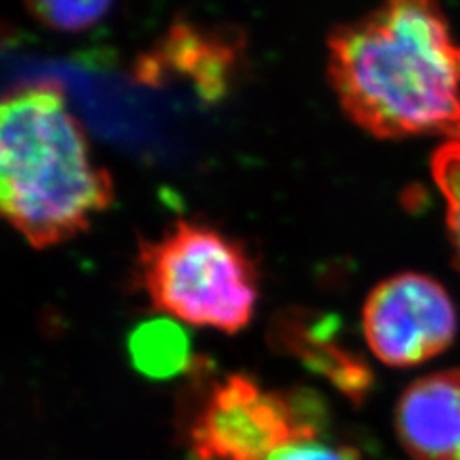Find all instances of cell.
Returning <instances> with one entry per match:
<instances>
[{"label":"cell","instance_id":"277c9868","mask_svg":"<svg viewBox=\"0 0 460 460\" xmlns=\"http://www.w3.org/2000/svg\"><path fill=\"white\" fill-rule=\"evenodd\" d=\"M319 401L309 394L269 392L248 374L213 382L190 419L194 460H265L290 443L313 439Z\"/></svg>","mask_w":460,"mask_h":460},{"label":"cell","instance_id":"6da1fadb","mask_svg":"<svg viewBox=\"0 0 460 460\" xmlns=\"http://www.w3.org/2000/svg\"><path fill=\"white\" fill-rule=\"evenodd\" d=\"M328 81L376 138L460 135V45L438 4L392 0L328 37Z\"/></svg>","mask_w":460,"mask_h":460},{"label":"cell","instance_id":"8992f818","mask_svg":"<svg viewBox=\"0 0 460 460\" xmlns=\"http://www.w3.org/2000/svg\"><path fill=\"white\" fill-rule=\"evenodd\" d=\"M242 35L230 29L177 20L140 56L137 77L150 84L186 81L201 100L217 102L230 91L242 60Z\"/></svg>","mask_w":460,"mask_h":460},{"label":"cell","instance_id":"9c48e42d","mask_svg":"<svg viewBox=\"0 0 460 460\" xmlns=\"http://www.w3.org/2000/svg\"><path fill=\"white\" fill-rule=\"evenodd\" d=\"M128 351L135 367L152 378L175 376L190 361L189 338L172 321L140 324L128 340Z\"/></svg>","mask_w":460,"mask_h":460},{"label":"cell","instance_id":"5b68a950","mask_svg":"<svg viewBox=\"0 0 460 460\" xmlns=\"http://www.w3.org/2000/svg\"><path fill=\"white\" fill-rule=\"evenodd\" d=\"M370 351L387 367L438 357L456 334V311L445 288L420 272H401L372 288L363 307Z\"/></svg>","mask_w":460,"mask_h":460},{"label":"cell","instance_id":"ba28073f","mask_svg":"<svg viewBox=\"0 0 460 460\" xmlns=\"http://www.w3.org/2000/svg\"><path fill=\"white\" fill-rule=\"evenodd\" d=\"M336 323L311 319L304 311H286L272 323L270 338L277 348L299 357L311 370L323 374L353 401H361L372 382L363 361L334 340Z\"/></svg>","mask_w":460,"mask_h":460},{"label":"cell","instance_id":"52a82bcc","mask_svg":"<svg viewBox=\"0 0 460 460\" xmlns=\"http://www.w3.org/2000/svg\"><path fill=\"white\" fill-rule=\"evenodd\" d=\"M395 428L416 460H460V368L412 382L397 402Z\"/></svg>","mask_w":460,"mask_h":460},{"label":"cell","instance_id":"8fae6325","mask_svg":"<svg viewBox=\"0 0 460 460\" xmlns=\"http://www.w3.org/2000/svg\"><path fill=\"white\" fill-rule=\"evenodd\" d=\"M45 27L60 33H83L102 22L111 3H31L25 6Z\"/></svg>","mask_w":460,"mask_h":460},{"label":"cell","instance_id":"7c38bea8","mask_svg":"<svg viewBox=\"0 0 460 460\" xmlns=\"http://www.w3.org/2000/svg\"><path fill=\"white\" fill-rule=\"evenodd\" d=\"M265 460H353V455L349 451L334 449L307 439L286 445V447L269 455Z\"/></svg>","mask_w":460,"mask_h":460},{"label":"cell","instance_id":"30bf717a","mask_svg":"<svg viewBox=\"0 0 460 460\" xmlns=\"http://www.w3.org/2000/svg\"><path fill=\"white\" fill-rule=\"evenodd\" d=\"M431 175L445 199V219L460 270V135L441 142L431 155Z\"/></svg>","mask_w":460,"mask_h":460},{"label":"cell","instance_id":"7a4b0ae2","mask_svg":"<svg viewBox=\"0 0 460 460\" xmlns=\"http://www.w3.org/2000/svg\"><path fill=\"white\" fill-rule=\"evenodd\" d=\"M113 201L62 86L50 81L0 96V221L45 250L86 233Z\"/></svg>","mask_w":460,"mask_h":460},{"label":"cell","instance_id":"3957f363","mask_svg":"<svg viewBox=\"0 0 460 460\" xmlns=\"http://www.w3.org/2000/svg\"><path fill=\"white\" fill-rule=\"evenodd\" d=\"M135 277L155 311L228 334L250 324L259 297V272L248 248L192 221L140 240Z\"/></svg>","mask_w":460,"mask_h":460}]
</instances>
